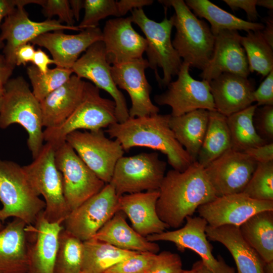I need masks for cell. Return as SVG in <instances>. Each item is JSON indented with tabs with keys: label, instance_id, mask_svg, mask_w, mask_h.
Listing matches in <instances>:
<instances>
[{
	"label": "cell",
	"instance_id": "3957f363",
	"mask_svg": "<svg viewBox=\"0 0 273 273\" xmlns=\"http://www.w3.org/2000/svg\"><path fill=\"white\" fill-rule=\"evenodd\" d=\"M18 124L28 133L27 144L34 159L43 144L40 102L22 76L10 79L4 86L0 109V128Z\"/></svg>",
	"mask_w": 273,
	"mask_h": 273
},
{
	"label": "cell",
	"instance_id": "f1b7e54d",
	"mask_svg": "<svg viewBox=\"0 0 273 273\" xmlns=\"http://www.w3.org/2000/svg\"><path fill=\"white\" fill-rule=\"evenodd\" d=\"M93 238L118 248L140 252L157 254L158 244L149 241L127 223L121 211H118L95 235Z\"/></svg>",
	"mask_w": 273,
	"mask_h": 273
},
{
	"label": "cell",
	"instance_id": "ffe728a7",
	"mask_svg": "<svg viewBox=\"0 0 273 273\" xmlns=\"http://www.w3.org/2000/svg\"><path fill=\"white\" fill-rule=\"evenodd\" d=\"M130 17L107 20L102 31L107 60L118 64L143 57L147 42L133 28Z\"/></svg>",
	"mask_w": 273,
	"mask_h": 273
},
{
	"label": "cell",
	"instance_id": "5bb4252c",
	"mask_svg": "<svg viewBox=\"0 0 273 273\" xmlns=\"http://www.w3.org/2000/svg\"><path fill=\"white\" fill-rule=\"evenodd\" d=\"M185 225L179 229L164 231L146 237L149 241H164L173 243L180 252L190 249L196 252L202 262L213 273H236L223 258H216L212 253V247L207 240L205 230L208 225L200 216H188Z\"/></svg>",
	"mask_w": 273,
	"mask_h": 273
},
{
	"label": "cell",
	"instance_id": "d590c367",
	"mask_svg": "<svg viewBox=\"0 0 273 273\" xmlns=\"http://www.w3.org/2000/svg\"><path fill=\"white\" fill-rule=\"evenodd\" d=\"M240 43L246 53L250 72H256L266 77L273 70V48L264 39L260 31L241 36Z\"/></svg>",
	"mask_w": 273,
	"mask_h": 273
},
{
	"label": "cell",
	"instance_id": "7a4b0ae2",
	"mask_svg": "<svg viewBox=\"0 0 273 273\" xmlns=\"http://www.w3.org/2000/svg\"><path fill=\"white\" fill-rule=\"evenodd\" d=\"M170 114H156L129 117L116 122L105 132L119 141L124 151L133 147H145L165 154L173 169L183 171L194 161L175 138L169 125Z\"/></svg>",
	"mask_w": 273,
	"mask_h": 273
},
{
	"label": "cell",
	"instance_id": "94428289",
	"mask_svg": "<svg viewBox=\"0 0 273 273\" xmlns=\"http://www.w3.org/2000/svg\"><path fill=\"white\" fill-rule=\"evenodd\" d=\"M4 227V225H3V222H2L1 220H0V231L1 230H2Z\"/></svg>",
	"mask_w": 273,
	"mask_h": 273
},
{
	"label": "cell",
	"instance_id": "cb8c5ba5",
	"mask_svg": "<svg viewBox=\"0 0 273 273\" xmlns=\"http://www.w3.org/2000/svg\"><path fill=\"white\" fill-rule=\"evenodd\" d=\"M216 111L228 117L254 103L255 81L232 73H223L209 82Z\"/></svg>",
	"mask_w": 273,
	"mask_h": 273
},
{
	"label": "cell",
	"instance_id": "9f6ffc18",
	"mask_svg": "<svg viewBox=\"0 0 273 273\" xmlns=\"http://www.w3.org/2000/svg\"><path fill=\"white\" fill-rule=\"evenodd\" d=\"M192 267L195 270L196 273H213L201 260L194 263Z\"/></svg>",
	"mask_w": 273,
	"mask_h": 273
},
{
	"label": "cell",
	"instance_id": "6da1fadb",
	"mask_svg": "<svg viewBox=\"0 0 273 273\" xmlns=\"http://www.w3.org/2000/svg\"><path fill=\"white\" fill-rule=\"evenodd\" d=\"M158 190L156 212L169 228H179L199 206L217 197L205 167L197 161L183 171H168Z\"/></svg>",
	"mask_w": 273,
	"mask_h": 273
},
{
	"label": "cell",
	"instance_id": "681fc988",
	"mask_svg": "<svg viewBox=\"0 0 273 273\" xmlns=\"http://www.w3.org/2000/svg\"><path fill=\"white\" fill-rule=\"evenodd\" d=\"M152 0H120L117 1V5L120 17L124 16L128 11L142 9L143 7L152 5Z\"/></svg>",
	"mask_w": 273,
	"mask_h": 273
},
{
	"label": "cell",
	"instance_id": "d6986e66",
	"mask_svg": "<svg viewBox=\"0 0 273 273\" xmlns=\"http://www.w3.org/2000/svg\"><path fill=\"white\" fill-rule=\"evenodd\" d=\"M273 210V201L250 198L243 193L217 197L197 209L208 225L239 226L252 215L260 211Z\"/></svg>",
	"mask_w": 273,
	"mask_h": 273
},
{
	"label": "cell",
	"instance_id": "484cf974",
	"mask_svg": "<svg viewBox=\"0 0 273 273\" xmlns=\"http://www.w3.org/2000/svg\"><path fill=\"white\" fill-rule=\"evenodd\" d=\"M85 83L73 74L68 81L40 102L43 127L59 126L68 118L82 99Z\"/></svg>",
	"mask_w": 273,
	"mask_h": 273
},
{
	"label": "cell",
	"instance_id": "816d5d0a",
	"mask_svg": "<svg viewBox=\"0 0 273 273\" xmlns=\"http://www.w3.org/2000/svg\"><path fill=\"white\" fill-rule=\"evenodd\" d=\"M32 65L36 66L42 73H46L49 70V65L55 64V62L53 59H51L49 56L42 50L38 49L35 50L34 56L31 62Z\"/></svg>",
	"mask_w": 273,
	"mask_h": 273
},
{
	"label": "cell",
	"instance_id": "e575fe53",
	"mask_svg": "<svg viewBox=\"0 0 273 273\" xmlns=\"http://www.w3.org/2000/svg\"><path fill=\"white\" fill-rule=\"evenodd\" d=\"M256 104L227 117V124L231 141V149L244 152L246 150L267 143L257 133L254 124L253 115Z\"/></svg>",
	"mask_w": 273,
	"mask_h": 273
},
{
	"label": "cell",
	"instance_id": "ac0fdd59",
	"mask_svg": "<svg viewBox=\"0 0 273 273\" xmlns=\"http://www.w3.org/2000/svg\"><path fill=\"white\" fill-rule=\"evenodd\" d=\"M150 67L148 61L143 57L111 66V74L118 88L129 95L131 107L129 117H137L158 114L159 108L151 101L152 87L145 75Z\"/></svg>",
	"mask_w": 273,
	"mask_h": 273
},
{
	"label": "cell",
	"instance_id": "bcb514c9",
	"mask_svg": "<svg viewBox=\"0 0 273 273\" xmlns=\"http://www.w3.org/2000/svg\"><path fill=\"white\" fill-rule=\"evenodd\" d=\"M233 11L243 9L247 14L249 22H255L259 14L256 9V0H223Z\"/></svg>",
	"mask_w": 273,
	"mask_h": 273
},
{
	"label": "cell",
	"instance_id": "44dd1931",
	"mask_svg": "<svg viewBox=\"0 0 273 273\" xmlns=\"http://www.w3.org/2000/svg\"><path fill=\"white\" fill-rule=\"evenodd\" d=\"M102 38V31L98 27L85 29L76 34H66L63 30L46 32L30 42L47 49L57 67L71 69L82 53Z\"/></svg>",
	"mask_w": 273,
	"mask_h": 273
},
{
	"label": "cell",
	"instance_id": "7c38bea8",
	"mask_svg": "<svg viewBox=\"0 0 273 273\" xmlns=\"http://www.w3.org/2000/svg\"><path fill=\"white\" fill-rule=\"evenodd\" d=\"M190 67L183 62L177 79L168 84L165 92L154 97L158 105L170 107L172 117L198 109L216 110L209 82L194 79L189 72Z\"/></svg>",
	"mask_w": 273,
	"mask_h": 273
},
{
	"label": "cell",
	"instance_id": "6125c7cd",
	"mask_svg": "<svg viewBox=\"0 0 273 273\" xmlns=\"http://www.w3.org/2000/svg\"><path fill=\"white\" fill-rule=\"evenodd\" d=\"M2 101V96H0V109L1 107Z\"/></svg>",
	"mask_w": 273,
	"mask_h": 273
},
{
	"label": "cell",
	"instance_id": "f6af8a7d",
	"mask_svg": "<svg viewBox=\"0 0 273 273\" xmlns=\"http://www.w3.org/2000/svg\"><path fill=\"white\" fill-rule=\"evenodd\" d=\"M252 96L257 106H273V70L255 89Z\"/></svg>",
	"mask_w": 273,
	"mask_h": 273
},
{
	"label": "cell",
	"instance_id": "2e32d148",
	"mask_svg": "<svg viewBox=\"0 0 273 273\" xmlns=\"http://www.w3.org/2000/svg\"><path fill=\"white\" fill-rule=\"evenodd\" d=\"M257 163L244 152L231 148L205 170L217 197L242 193Z\"/></svg>",
	"mask_w": 273,
	"mask_h": 273
},
{
	"label": "cell",
	"instance_id": "db71d44e",
	"mask_svg": "<svg viewBox=\"0 0 273 273\" xmlns=\"http://www.w3.org/2000/svg\"><path fill=\"white\" fill-rule=\"evenodd\" d=\"M264 28L260 31L265 41L273 48V17L272 14L265 18Z\"/></svg>",
	"mask_w": 273,
	"mask_h": 273
},
{
	"label": "cell",
	"instance_id": "f5cc1de1",
	"mask_svg": "<svg viewBox=\"0 0 273 273\" xmlns=\"http://www.w3.org/2000/svg\"><path fill=\"white\" fill-rule=\"evenodd\" d=\"M14 68L7 62L4 55L0 54V96H2L4 86L10 79Z\"/></svg>",
	"mask_w": 273,
	"mask_h": 273
},
{
	"label": "cell",
	"instance_id": "9c48e42d",
	"mask_svg": "<svg viewBox=\"0 0 273 273\" xmlns=\"http://www.w3.org/2000/svg\"><path fill=\"white\" fill-rule=\"evenodd\" d=\"M166 165L157 152L123 156L117 162L109 184L114 187L118 196L158 190Z\"/></svg>",
	"mask_w": 273,
	"mask_h": 273
},
{
	"label": "cell",
	"instance_id": "f35d334b",
	"mask_svg": "<svg viewBox=\"0 0 273 273\" xmlns=\"http://www.w3.org/2000/svg\"><path fill=\"white\" fill-rule=\"evenodd\" d=\"M242 193L254 200L273 201V161L257 163Z\"/></svg>",
	"mask_w": 273,
	"mask_h": 273
},
{
	"label": "cell",
	"instance_id": "f907efd6",
	"mask_svg": "<svg viewBox=\"0 0 273 273\" xmlns=\"http://www.w3.org/2000/svg\"><path fill=\"white\" fill-rule=\"evenodd\" d=\"M35 51L34 45L30 43L19 47L15 52L16 65H25L27 63L32 62Z\"/></svg>",
	"mask_w": 273,
	"mask_h": 273
},
{
	"label": "cell",
	"instance_id": "4fadbf2b",
	"mask_svg": "<svg viewBox=\"0 0 273 273\" xmlns=\"http://www.w3.org/2000/svg\"><path fill=\"white\" fill-rule=\"evenodd\" d=\"M119 197L110 184H107L76 209L64 221V229L82 241L89 240L119 211Z\"/></svg>",
	"mask_w": 273,
	"mask_h": 273
},
{
	"label": "cell",
	"instance_id": "7bdbcfd3",
	"mask_svg": "<svg viewBox=\"0 0 273 273\" xmlns=\"http://www.w3.org/2000/svg\"><path fill=\"white\" fill-rule=\"evenodd\" d=\"M253 124L258 135L267 143L273 140V106H257Z\"/></svg>",
	"mask_w": 273,
	"mask_h": 273
},
{
	"label": "cell",
	"instance_id": "83f0119b",
	"mask_svg": "<svg viewBox=\"0 0 273 273\" xmlns=\"http://www.w3.org/2000/svg\"><path fill=\"white\" fill-rule=\"evenodd\" d=\"M207 238L219 242L229 250L236 263L238 273H264L265 263L243 239L239 226L224 225H207Z\"/></svg>",
	"mask_w": 273,
	"mask_h": 273
},
{
	"label": "cell",
	"instance_id": "ab89813d",
	"mask_svg": "<svg viewBox=\"0 0 273 273\" xmlns=\"http://www.w3.org/2000/svg\"><path fill=\"white\" fill-rule=\"evenodd\" d=\"M84 17L77 26L81 30L98 27L99 22L110 16L120 17L117 1L84 0Z\"/></svg>",
	"mask_w": 273,
	"mask_h": 273
},
{
	"label": "cell",
	"instance_id": "91938a15",
	"mask_svg": "<svg viewBox=\"0 0 273 273\" xmlns=\"http://www.w3.org/2000/svg\"><path fill=\"white\" fill-rule=\"evenodd\" d=\"M180 273H196L195 270L193 267L190 270H184Z\"/></svg>",
	"mask_w": 273,
	"mask_h": 273
},
{
	"label": "cell",
	"instance_id": "6f0895ef",
	"mask_svg": "<svg viewBox=\"0 0 273 273\" xmlns=\"http://www.w3.org/2000/svg\"><path fill=\"white\" fill-rule=\"evenodd\" d=\"M256 6L264 7L270 10L273 9L272 0H256Z\"/></svg>",
	"mask_w": 273,
	"mask_h": 273
},
{
	"label": "cell",
	"instance_id": "7402d4cb",
	"mask_svg": "<svg viewBox=\"0 0 273 273\" xmlns=\"http://www.w3.org/2000/svg\"><path fill=\"white\" fill-rule=\"evenodd\" d=\"M64 226L60 222H50L41 212L34 223L27 225L28 268L27 273H54L59 234Z\"/></svg>",
	"mask_w": 273,
	"mask_h": 273
},
{
	"label": "cell",
	"instance_id": "603a6c76",
	"mask_svg": "<svg viewBox=\"0 0 273 273\" xmlns=\"http://www.w3.org/2000/svg\"><path fill=\"white\" fill-rule=\"evenodd\" d=\"M241 36L236 30H223L215 36L212 57L199 74L202 80L209 82L225 73L248 77L249 65Z\"/></svg>",
	"mask_w": 273,
	"mask_h": 273
},
{
	"label": "cell",
	"instance_id": "836d02e7",
	"mask_svg": "<svg viewBox=\"0 0 273 273\" xmlns=\"http://www.w3.org/2000/svg\"><path fill=\"white\" fill-rule=\"evenodd\" d=\"M137 252L122 250L92 238L83 242L81 273H104L117 262Z\"/></svg>",
	"mask_w": 273,
	"mask_h": 273
},
{
	"label": "cell",
	"instance_id": "74e56055",
	"mask_svg": "<svg viewBox=\"0 0 273 273\" xmlns=\"http://www.w3.org/2000/svg\"><path fill=\"white\" fill-rule=\"evenodd\" d=\"M27 73L32 86V93L40 102L49 94L65 83L73 74L71 69L56 67L44 73L34 65L27 67Z\"/></svg>",
	"mask_w": 273,
	"mask_h": 273
},
{
	"label": "cell",
	"instance_id": "8fae6325",
	"mask_svg": "<svg viewBox=\"0 0 273 273\" xmlns=\"http://www.w3.org/2000/svg\"><path fill=\"white\" fill-rule=\"evenodd\" d=\"M65 141L100 179L110 183L115 166L125 153L118 141L111 140L100 129L73 131Z\"/></svg>",
	"mask_w": 273,
	"mask_h": 273
},
{
	"label": "cell",
	"instance_id": "c3c4849f",
	"mask_svg": "<svg viewBox=\"0 0 273 273\" xmlns=\"http://www.w3.org/2000/svg\"><path fill=\"white\" fill-rule=\"evenodd\" d=\"M43 0H0V23L3 18L10 14L15 8L19 5L25 6L30 4L41 6ZM5 44L0 40V49L4 48Z\"/></svg>",
	"mask_w": 273,
	"mask_h": 273
},
{
	"label": "cell",
	"instance_id": "ee69618b",
	"mask_svg": "<svg viewBox=\"0 0 273 273\" xmlns=\"http://www.w3.org/2000/svg\"><path fill=\"white\" fill-rule=\"evenodd\" d=\"M42 13L48 19L54 16L59 17L60 23L65 22L66 25L74 26L75 19L68 0H43Z\"/></svg>",
	"mask_w": 273,
	"mask_h": 273
},
{
	"label": "cell",
	"instance_id": "4316f807",
	"mask_svg": "<svg viewBox=\"0 0 273 273\" xmlns=\"http://www.w3.org/2000/svg\"><path fill=\"white\" fill-rule=\"evenodd\" d=\"M27 225L14 218L0 231V273H27Z\"/></svg>",
	"mask_w": 273,
	"mask_h": 273
},
{
	"label": "cell",
	"instance_id": "d6a6232c",
	"mask_svg": "<svg viewBox=\"0 0 273 273\" xmlns=\"http://www.w3.org/2000/svg\"><path fill=\"white\" fill-rule=\"evenodd\" d=\"M230 148L227 117L216 110L209 111L207 128L196 161L205 167Z\"/></svg>",
	"mask_w": 273,
	"mask_h": 273
},
{
	"label": "cell",
	"instance_id": "4dcf8cb0",
	"mask_svg": "<svg viewBox=\"0 0 273 273\" xmlns=\"http://www.w3.org/2000/svg\"><path fill=\"white\" fill-rule=\"evenodd\" d=\"M186 4L199 18H204L210 24V29L215 36L223 30H243L247 32L261 31L262 23L251 22L238 18L208 0H187Z\"/></svg>",
	"mask_w": 273,
	"mask_h": 273
},
{
	"label": "cell",
	"instance_id": "60d3db41",
	"mask_svg": "<svg viewBox=\"0 0 273 273\" xmlns=\"http://www.w3.org/2000/svg\"><path fill=\"white\" fill-rule=\"evenodd\" d=\"M156 254L138 252L117 262L104 273H146Z\"/></svg>",
	"mask_w": 273,
	"mask_h": 273
},
{
	"label": "cell",
	"instance_id": "1f68e13d",
	"mask_svg": "<svg viewBox=\"0 0 273 273\" xmlns=\"http://www.w3.org/2000/svg\"><path fill=\"white\" fill-rule=\"evenodd\" d=\"M239 228L244 241L265 263L273 261V210L256 213Z\"/></svg>",
	"mask_w": 273,
	"mask_h": 273
},
{
	"label": "cell",
	"instance_id": "d4e9b609",
	"mask_svg": "<svg viewBox=\"0 0 273 273\" xmlns=\"http://www.w3.org/2000/svg\"><path fill=\"white\" fill-rule=\"evenodd\" d=\"M159 196V190H154L119 197V211L127 215L132 228L143 237L159 234L169 228L159 218L156 212Z\"/></svg>",
	"mask_w": 273,
	"mask_h": 273
},
{
	"label": "cell",
	"instance_id": "30bf717a",
	"mask_svg": "<svg viewBox=\"0 0 273 273\" xmlns=\"http://www.w3.org/2000/svg\"><path fill=\"white\" fill-rule=\"evenodd\" d=\"M55 159L62 175L64 195L71 211L105 186L66 141L55 148Z\"/></svg>",
	"mask_w": 273,
	"mask_h": 273
},
{
	"label": "cell",
	"instance_id": "52a82bcc",
	"mask_svg": "<svg viewBox=\"0 0 273 273\" xmlns=\"http://www.w3.org/2000/svg\"><path fill=\"white\" fill-rule=\"evenodd\" d=\"M115 108L113 100L102 97L99 88L85 81L83 96L78 106L60 125L43 130L44 141L56 148L65 142L67 135L73 131L107 128L117 122Z\"/></svg>",
	"mask_w": 273,
	"mask_h": 273
},
{
	"label": "cell",
	"instance_id": "5b68a950",
	"mask_svg": "<svg viewBox=\"0 0 273 273\" xmlns=\"http://www.w3.org/2000/svg\"><path fill=\"white\" fill-rule=\"evenodd\" d=\"M0 220L17 218L27 225L33 224L46 207L22 166L0 159Z\"/></svg>",
	"mask_w": 273,
	"mask_h": 273
},
{
	"label": "cell",
	"instance_id": "277c9868",
	"mask_svg": "<svg viewBox=\"0 0 273 273\" xmlns=\"http://www.w3.org/2000/svg\"><path fill=\"white\" fill-rule=\"evenodd\" d=\"M158 2L174 10L172 17L176 32L172 43L179 57L190 67L203 70L212 57L215 40L209 26L198 18L183 0Z\"/></svg>",
	"mask_w": 273,
	"mask_h": 273
},
{
	"label": "cell",
	"instance_id": "8992f818",
	"mask_svg": "<svg viewBox=\"0 0 273 273\" xmlns=\"http://www.w3.org/2000/svg\"><path fill=\"white\" fill-rule=\"evenodd\" d=\"M130 16L132 23L136 24L146 36V50L150 68L155 70L160 87H166L178 73L183 61L173 47L171 38L173 18L167 17L158 22L148 18L143 9H134Z\"/></svg>",
	"mask_w": 273,
	"mask_h": 273
},
{
	"label": "cell",
	"instance_id": "7dc6e473",
	"mask_svg": "<svg viewBox=\"0 0 273 273\" xmlns=\"http://www.w3.org/2000/svg\"><path fill=\"white\" fill-rule=\"evenodd\" d=\"M257 163L273 161V143L248 149L244 152Z\"/></svg>",
	"mask_w": 273,
	"mask_h": 273
},
{
	"label": "cell",
	"instance_id": "b9f144b4",
	"mask_svg": "<svg viewBox=\"0 0 273 273\" xmlns=\"http://www.w3.org/2000/svg\"><path fill=\"white\" fill-rule=\"evenodd\" d=\"M183 270L180 257L177 253L163 251L156 254L146 273H180Z\"/></svg>",
	"mask_w": 273,
	"mask_h": 273
},
{
	"label": "cell",
	"instance_id": "680465c9",
	"mask_svg": "<svg viewBox=\"0 0 273 273\" xmlns=\"http://www.w3.org/2000/svg\"><path fill=\"white\" fill-rule=\"evenodd\" d=\"M264 273H273V261L265 263Z\"/></svg>",
	"mask_w": 273,
	"mask_h": 273
},
{
	"label": "cell",
	"instance_id": "8d00e7d4",
	"mask_svg": "<svg viewBox=\"0 0 273 273\" xmlns=\"http://www.w3.org/2000/svg\"><path fill=\"white\" fill-rule=\"evenodd\" d=\"M83 241L64 228L59 234L54 273H81Z\"/></svg>",
	"mask_w": 273,
	"mask_h": 273
},
{
	"label": "cell",
	"instance_id": "11a10c76",
	"mask_svg": "<svg viewBox=\"0 0 273 273\" xmlns=\"http://www.w3.org/2000/svg\"><path fill=\"white\" fill-rule=\"evenodd\" d=\"M69 3L74 19L76 21H78L79 19L80 11L83 8L84 1L70 0L69 1Z\"/></svg>",
	"mask_w": 273,
	"mask_h": 273
},
{
	"label": "cell",
	"instance_id": "ba28073f",
	"mask_svg": "<svg viewBox=\"0 0 273 273\" xmlns=\"http://www.w3.org/2000/svg\"><path fill=\"white\" fill-rule=\"evenodd\" d=\"M55 148L47 142L33 161L23 168L35 190L46 203L45 218L50 222L63 223L71 212L65 200L62 177L55 159Z\"/></svg>",
	"mask_w": 273,
	"mask_h": 273
},
{
	"label": "cell",
	"instance_id": "f546056e",
	"mask_svg": "<svg viewBox=\"0 0 273 273\" xmlns=\"http://www.w3.org/2000/svg\"><path fill=\"white\" fill-rule=\"evenodd\" d=\"M209 111L198 109L181 116L172 117L169 125L176 139L196 161L207 128Z\"/></svg>",
	"mask_w": 273,
	"mask_h": 273
},
{
	"label": "cell",
	"instance_id": "e0dca14e",
	"mask_svg": "<svg viewBox=\"0 0 273 273\" xmlns=\"http://www.w3.org/2000/svg\"><path fill=\"white\" fill-rule=\"evenodd\" d=\"M19 5L7 16L1 26L0 40L6 41L3 50L7 62L15 67V52L20 46L29 43L38 36L49 32L70 30L82 31L77 26H69L62 24L58 20L46 19L41 22L30 20L24 8Z\"/></svg>",
	"mask_w": 273,
	"mask_h": 273
},
{
	"label": "cell",
	"instance_id": "9a60e30c",
	"mask_svg": "<svg viewBox=\"0 0 273 273\" xmlns=\"http://www.w3.org/2000/svg\"><path fill=\"white\" fill-rule=\"evenodd\" d=\"M71 69L79 78L90 80L98 88L104 90L112 97L116 105L117 122H123L129 118L125 98L113 80L111 66L107 60L102 41H98L89 47Z\"/></svg>",
	"mask_w": 273,
	"mask_h": 273
}]
</instances>
